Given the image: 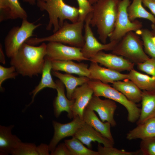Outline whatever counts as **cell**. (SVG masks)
Returning <instances> with one entry per match:
<instances>
[{"label": "cell", "instance_id": "3", "mask_svg": "<svg viewBox=\"0 0 155 155\" xmlns=\"http://www.w3.org/2000/svg\"><path fill=\"white\" fill-rule=\"evenodd\" d=\"M36 4L40 11L48 13L49 21L46 29H53V33L57 31L66 20L71 22L78 20V8L66 4L64 0H37Z\"/></svg>", "mask_w": 155, "mask_h": 155}, {"label": "cell", "instance_id": "6", "mask_svg": "<svg viewBox=\"0 0 155 155\" xmlns=\"http://www.w3.org/2000/svg\"><path fill=\"white\" fill-rule=\"evenodd\" d=\"M139 36L133 31L128 32L118 41L112 53L137 64L148 60L150 58L144 51L142 41Z\"/></svg>", "mask_w": 155, "mask_h": 155}, {"label": "cell", "instance_id": "16", "mask_svg": "<svg viewBox=\"0 0 155 155\" xmlns=\"http://www.w3.org/2000/svg\"><path fill=\"white\" fill-rule=\"evenodd\" d=\"M91 62L89 67L91 80H98L105 84H112L115 81L128 79L127 74L102 67L96 62Z\"/></svg>", "mask_w": 155, "mask_h": 155}, {"label": "cell", "instance_id": "7", "mask_svg": "<svg viewBox=\"0 0 155 155\" xmlns=\"http://www.w3.org/2000/svg\"><path fill=\"white\" fill-rule=\"evenodd\" d=\"M41 25L29 22L27 19L22 20L20 26H14L9 32L4 40L5 53L11 58L22 45L33 35L34 31Z\"/></svg>", "mask_w": 155, "mask_h": 155}, {"label": "cell", "instance_id": "30", "mask_svg": "<svg viewBox=\"0 0 155 155\" xmlns=\"http://www.w3.org/2000/svg\"><path fill=\"white\" fill-rule=\"evenodd\" d=\"M37 146L34 143L20 142L14 148L12 155H38Z\"/></svg>", "mask_w": 155, "mask_h": 155}, {"label": "cell", "instance_id": "14", "mask_svg": "<svg viewBox=\"0 0 155 155\" xmlns=\"http://www.w3.org/2000/svg\"><path fill=\"white\" fill-rule=\"evenodd\" d=\"M93 95L88 83L77 87L72 95L73 103L71 107L73 118L78 116L83 120L84 112Z\"/></svg>", "mask_w": 155, "mask_h": 155}, {"label": "cell", "instance_id": "15", "mask_svg": "<svg viewBox=\"0 0 155 155\" xmlns=\"http://www.w3.org/2000/svg\"><path fill=\"white\" fill-rule=\"evenodd\" d=\"M73 137L78 139L90 149L92 148V142H97L105 146H113L114 144V142L104 137L85 122L78 129Z\"/></svg>", "mask_w": 155, "mask_h": 155}, {"label": "cell", "instance_id": "46", "mask_svg": "<svg viewBox=\"0 0 155 155\" xmlns=\"http://www.w3.org/2000/svg\"><path fill=\"white\" fill-rule=\"evenodd\" d=\"M155 2V0H152Z\"/></svg>", "mask_w": 155, "mask_h": 155}, {"label": "cell", "instance_id": "1", "mask_svg": "<svg viewBox=\"0 0 155 155\" xmlns=\"http://www.w3.org/2000/svg\"><path fill=\"white\" fill-rule=\"evenodd\" d=\"M46 54L45 42L35 46L25 42L10 58V64L23 76H38L42 74Z\"/></svg>", "mask_w": 155, "mask_h": 155}, {"label": "cell", "instance_id": "41", "mask_svg": "<svg viewBox=\"0 0 155 155\" xmlns=\"http://www.w3.org/2000/svg\"><path fill=\"white\" fill-rule=\"evenodd\" d=\"M0 62L1 63L5 64V56L4 54L2 45L0 46Z\"/></svg>", "mask_w": 155, "mask_h": 155}, {"label": "cell", "instance_id": "4", "mask_svg": "<svg viewBox=\"0 0 155 155\" xmlns=\"http://www.w3.org/2000/svg\"><path fill=\"white\" fill-rule=\"evenodd\" d=\"M84 21L78 20L69 23L65 21L56 32L50 36L42 37L30 38L26 42L35 45L45 42H57L82 48L84 43L82 31Z\"/></svg>", "mask_w": 155, "mask_h": 155}, {"label": "cell", "instance_id": "11", "mask_svg": "<svg viewBox=\"0 0 155 155\" xmlns=\"http://www.w3.org/2000/svg\"><path fill=\"white\" fill-rule=\"evenodd\" d=\"M84 122L78 116L73 118L71 121L66 123L53 121L54 134L48 145L50 152L54 150L62 140L69 136L72 137Z\"/></svg>", "mask_w": 155, "mask_h": 155}, {"label": "cell", "instance_id": "42", "mask_svg": "<svg viewBox=\"0 0 155 155\" xmlns=\"http://www.w3.org/2000/svg\"><path fill=\"white\" fill-rule=\"evenodd\" d=\"M23 1L28 3L30 5H34L36 4L37 0H22Z\"/></svg>", "mask_w": 155, "mask_h": 155}, {"label": "cell", "instance_id": "34", "mask_svg": "<svg viewBox=\"0 0 155 155\" xmlns=\"http://www.w3.org/2000/svg\"><path fill=\"white\" fill-rule=\"evenodd\" d=\"M19 74L14 67H5L0 65V88L1 92L3 91L2 84L6 80L8 79H15Z\"/></svg>", "mask_w": 155, "mask_h": 155}, {"label": "cell", "instance_id": "45", "mask_svg": "<svg viewBox=\"0 0 155 155\" xmlns=\"http://www.w3.org/2000/svg\"><path fill=\"white\" fill-rule=\"evenodd\" d=\"M152 40L153 42L155 44V35L152 36Z\"/></svg>", "mask_w": 155, "mask_h": 155}, {"label": "cell", "instance_id": "27", "mask_svg": "<svg viewBox=\"0 0 155 155\" xmlns=\"http://www.w3.org/2000/svg\"><path fill=\"white\" fill-rule=\"evenodd\" d=\"M142 4V0H133L127 9L130 20L133 21L137 18H143L155 23V17L145 9Z\"/></svg>", "mask_w": 155, "mask_h": 155}, {"label": "cell", "instance_id": "26", "mask_svg": "<svg viewBox=\"0 0 155 155\" xmlns=\"http://www.w3.org/2000/svg\"><path fill=\"white\" fill-rule=\"evenodd\" d=\"M128 79L144 90H155V78L142 73L133 69L127 74Z\"/></svg>", "mask_w": 155, "mask_h": 155}, {"label": "cell", "instance_id": "17", "mask_svg": "<svg viewBox=\"0 0 155 155\" xmlns=\"http://www.w3.org/2000/svg\"><path fill=\"white\" fill-rule=\"evenodd\" d=\"M55 82L57 93L53 102L54 115L56 118H58L62 112L65 111L67 113L68 118L73 119L71 110L73 100L69 99L66 95L65 87L62 82L59 79Z\"/></svg>", "mask_w": 155, "mask_h": 155}, {"label": "cell", "instance_id": "21", "mask_svg": "<svg viewBox=\"0 0 155 155\" xmlns=\"http://www.w3.org/2000/svg\"><path fill=\"white\" fill-rule=\"evenodd\" d=\"M142 108L137 125L155 117V90L142 92Z\"/></svg>", "mask_w": 155, "mask_h": 155}, {"label": "cell", "instance_id": "5", "mask_svg": "<svg viewBox=\"0 0 155 155\" xmlns=\"http://www.w3.org/2000/svg\"><path fill=\"white\" fill-rule=\"evenodd\" d=\"M88 83L93 91V95L103 97L120 103L127 111L128 121L132 123L137 121L141 108L135 103L128 100L121 92L108 84L98 80H91Z\"/></svg>", "mask_w": 155, "mask_h": 155}, {"label": "cell", "instance_id": "44", "mask_svg": "<svg viewBox=\"0 0 155 155\" xmlns=\"http://www.w3.org/2000/svg\"><path fill=\"white\" fill-rule=\"evenodd\" d=\"M90 3L92 5H93L94 3L97 2L99 0H88Z\"/></svg>", "mask_w": 155, "mask_h": 155}, {"label": "cell", "instance_id": "19", "mask_svg": "<svg viewBox=\"0 0 155 155\" xmlns=\"http://www.w3.org/2000/svg\"><path fill=\"white\" fill-rule=\"evenodd\" d=\"M14 125H0V155L11 154L16 146L22 141L16 135L12 134Z\"/></svg>", "mask_w": 155, "mask_h": 155}, {"label": "cell", "instance_id": "18", "mask_svg": "<svg viewBox=\"0 0 155 155\" xmlns=\"http://www.w3.org/2000/svg\"><path fill=\"white\" fill-rule=\"evenodd\" d=\"M51 62L53 71H61L67 73L86 76L90 78V71L87 64L76 63L72 60H51Z\"/></svg>", "mask_w": 155, "mask_h": 155}, {"label": "cell", "instance_id": "37", "mask_svg": "<svg viewBox=\"0 0 155 155\" xmlns=\"http://www.w3.org/2000/svg\"><path fill=\"white\" fill-rule=\"evenodd\" d=\"M0 22L11 20V11L8 0H0Z\"/></svg>", "mask_w": 155, "mask_h": 155}, {"label": "cell", "instance_id": "40", "mask_svg": "<svg viewBox=\"0 0 155 155\" xmlns=\"http://www.w3.org/2000/svg\"><path fill=\"white\" fill-rule=\"evenodd\" d=\"M142 3L150 10L155 17V2L152 0H142Z\"/></svg>", "mask_w": 155, "mask_h": 155}, {"label": "cell", "instance_id": "36", "mask_svg": "<svg viewBox=\"0 0 155 155\" xmlns=\"http://www.w3.org/2000/svg\"><path fill=\"white\" fill-rule=\"evenodd\" d=\"M138 69L155 78V58H151L137 64Z\"/></svg>", "mask_w": 155, "mask_h": 155}, {"label": "cell", "instance_id": "22", "mask_svg": "<svg viewBox=\"0 0 155 155\" xmlns=\"http://www.w3.org/2000/svg\"><path fill=\"white\" fill-rule=\"evenodd\" d=\"M112 86L135 103L141 101L142 92L133 82L126 79L113 82Z\"/></svg>", "mask_w": 155, "mask_h": 155}, {"label": "cell", "instance_id": "39", "mask_svg": "<svg viewBox=\"0 0 155 155\" xmlns=\"http://www.w3.org/2000/svg\"><path fill=\"white\" fill-rule=\"evenodd\" d=\"M37 151L38 155H50L48 145L44 143H41L37 146Z\"/></svg>", "mask_w": 155, "mask_h": 155}, {"label": "cell", "instance_id": "31", "mask_svg": "<svg viewBox=\"0 0 155 155\" xmlns=\"http://www.w3.org/2000/svg\"><path fill=\"white\" fill-rule=\"evenodd\" d=\"M97 150L99 155H137L141 154L140 150L135 152L126 151L113 146H102L100 143L98 145Z\"/></svg>", "mask_w": 155, "mask_h": 155}, {"label": "cell", "instance_id": "20", "mask_svg": "<svg viewBox=\"0 0 155 155\" xmlns=\"http://www.w3.org/2000/svg\"><path fill=\"white\" fill-rule=\"evenodd\" d=\"M83 120L104 137L114 142L111 132L110 124L100 120L94 111L86 107L84 112Z\"/></svg>", "mask_w": 155, "mask_h": 155}, {"label": "cell", "instance_id": "12", "mask_svg": "<svg viewBox=\"0 0 155 155\" xmlns=\"http://www.w3.org/2000/svg\"><path fill=\"white\" fill-rule=\"evenodd\" d=\"M107 68L119 72L130 71L133 69L134 63L123 57L113 53H107L101 51L89 59Z\"/></svg>", "mask_w": 155, "mask_h": 155}, {"label": "cell", "instance_id": "28", "mask_svg": "<svg viewBox=\"0 0 155 155\" xmlns=\"http://www.w3.org/2000/svg\"><path fill=\"white\" fill-rule=\"evenodd\" d=\"M72 155H99L97 151H95L86 147L78 139L74 137L65 140L64 142Z\"/></svg>", "mask_w": 155, "mask_h": 155}, {"label": "cell", "instance_id": "8", "mask_svg": "<svg viewBox=\"0 0 155 155\" xmlns=\"http://www.w3.org/2000/svg\"><path fill=\"white\" fill-rule=\"evenodd\" d=\"M130 4V0H119L115 27L108 38L110 41H119L128 32L142 28L141 22L137 20L132 21L129 18L127 9Z\"/></svg>", "mask_w": 155, "mask_h": 155}, {"label": "cell", "instance_id": "35", "mask_svg": "<svg viewBox=\"0 0 155 155\" xmlns=\"http://www.w3.org/2000/svg\"><path fill=\"white\" fill-rule=\"evenodd\" d=\"M78 5V20L85 21L87 15L91 12L92 5L88 0H76Z\"/></svg>", "mask_w": 155, "mask_h": 155}, {"label": "cell", "instance_id": "29", "mask_svg": "<svg viewBox=\"0 0 155 155\" xmlns=\"http://www.w3.org/2000/svg\"><path fill=\"white\" fill-rule=\"evenodd\" d=\"M135 32L141 36L146 53L152 58H155V44L152 40L153 35L151 31L147 28H142Z\"/></svg>", "mask_w": 155, "mask_h": 155}, {"label": "cell", "instance_id": "32", "mask_svg": "<svg viewBox=\"0 0 155 155\" xmlns=\"http://www.w3.org/2000/svg\"><path fill=\"white\" fill-rule=\"evenodd\" d=\"M11 11V20L27 19L28 15L19 0H8Z\"/></svg>", "mask_w": 155, "mask_h": 155}, {"label": "cell", "instance_id": "2", "mask_svg": "<svg viewBox=\"0 0 155 155\" xmlns=\"http://www.w3.org/2000/svg\"><path fill=\"white\" fill-rule=\"evenodd\" d=\"M119 0H99L92 5L90 25L96 28L99 38L103 43H106L114 30Z\"/></svg>", "mask_w": 155, "mask_h": 155}, {"label": "cell", "instance_id": "43", "mask_svg": "<svg viewBox=\"0 0 155 155\" xmlns=\"http://www.w3.org/2000/svg\"><path fill=\"white\" fill-rule=\"evenodd\" d=\"M151 27L152 30L151 31L152 33L153 36H154L155 35V23H152Z\"/></svg>", "mask_w": 155, "mask_h": 155}, {"label": "cell", "instance_id": "33", "mask_svg": "<svg viewBox=\"0 0 155 155\" xmlns=\"http://www.w3.org/2000/svg\"><path fill=\"white\" fill-rule=\"evenodd\" d=\"M140 148L142 155H155V137L142 140Z\"/></svg>", "mask_w": 155, "mask_h": 155}, {"label": "cell", "instance_id": "9", "mask_svg": "<svg viewBox=\"0 0 155 155\" xmlns=\"http://www.w3.org/2000/svg\"><path fill=\"white\" fill-rule=\"evenodd\" d=\"M92 14L87 16L84 21V43L81 51L84 57L89 59L98 52L102 50L112 51L118 41H110L108 43H102L95 37L90 24Z\"/></svg>", "mask_w": 155, "mask_h": 155}, {"label": "cell", "instance_id": "25", "mask_svg": "<svg viewBox=\"0 0 155 155\" xmlns=\"http://www.w3.org/2000/svg\"><path fill=\"white\" fill-rule=\"evenodd\" d=\"M137 125L127 134V139L129 140L137 139L142 140L155 137V117Z\"/></svg>", "mask_w": 155, "mask_h": 155}, {"label": "cell", "instance_id": "38", "mask_svg": "<svg viewBox=\"0 0 155 155\" xmlns=\"http://www.w3.org/2000/svg\"><path fill=\"white\" fill-rule=\"evenodd\" d=\"M51 155H72L69 149L64 142L58 144L54 150L51 152Z\"/></svg>", "mask_w": 155, "mask_h": 155}, {"label": "cell", "instance_id": "24", "mask_svg": "<svg viewBox=\"0 0 155 155\" xmlns=\"http://www.w3.org/2000/svg\"><path fill=\"white\" fill-rule=\"evenodd\" d=\"M52 70L51 60L46 56L40 81L39 84L30 93V94L32 96V100L28 106L33 102L36 94L44 88H48L54 89H56L55 82L54 81L51 75Z\"/></svg>", "mask_w": 155, "mask_h": 155}, {"label": "cell", "instance_id": "23", "mask_svg": "<svg viewBox=\"0 0 155 155\" xmlns=\"http://www.w3.org/2000/svg\"><path fill=\"white\" fill-rule=\"evenodd\" d=\"M52 73L64 85L66 89V95L70 100L71 99L74 91L77 87L88 83L90 80L86 76L76 77L70 74L63 73L58 71H53Z\"/></svg>", "mask_w": 155, "mask_h": 155}, {"label": "cell", "instance_id": "13", "mask_svg": "<svg viewBox=\"0 0 155 155\" xmlns=\"http://www.w3.org/2000/svg\"><path fill=\"white\" fill-rule=\"evenodd\" d=\"M86 107L96 111L103 122H108L112 127L116 125L114 118L117 108L115 101L109 99L102 100L93 95Z\"/></svg>", "mask_w": 155, "mask_h": 155}, {"label": "cell", "instance_id": "10", "mask_svg": "<svg viewBox=\"0 0 155 155\" xmlns=\"http://www.w3.org/2000/svg\"><path fill=\"white\" fill-rule=\"evenodd\" d=\"M81 49L60 42H49L46 44V56L51 60L89 61L84 57Z\"/></svg>", "mask_w": 155, "mask_h": 155}]
</instances>
